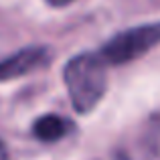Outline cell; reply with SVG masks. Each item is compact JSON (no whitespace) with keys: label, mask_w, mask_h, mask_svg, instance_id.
<instances>
[{"label":"cell","mask_w":160,"mask_h":160,"mask_svg":"<svg viewBox=\"0 0 160 160\" xmlns=\"http://www.w3.org/2000/svg\"><path fill=\"white\" fill-rule=\"evenodd\" d=\"M63 79L77 113H89L102 102L108 89L106 63L93 53H81L69 59L63 71Z\"/></svg>","instance_id":"obj_1"},{"label":"cell","mask_w":160,"mask_h":160,"mask_svg":"<svg viewBox=\"0 0 160 160\" xmlns=\"http://www.w3.org/2000/svg\"><path fill=\"white\" fill-rule=\"evenodd\" d=\"M156 45H160V20L118 32L99 49L98 55L106 65H124V63L136 61Z\"/></svg>","instance_id":"obj_2"},{"label":"cell","mask_w":160,"mask_h":160,"mask_svg":"<svg viewBox=\"0 0 160 160\" xmlns=\"http://www.w3.org/2000/svg\"><path fill=\"white\" fill-rule=\"evenodd\" d=\"M51 61V51L47 47H24L18 53L0 61V81L18 79L32 71L45 67Z\"/></svg>","instance_id":"obj_3"},{"label":"cell","mask_w":160,"mask_h":160,"mask_svg":"<svg viewBox=\"0 0 160 160\" xmlns=\"http://www.w3.org/2000/svg\"><path fill=\"white\" fill-rule=\"evenodd\" d=\"M73 132V122L61 118L57 113H47L41 116L39 120L32 124V134L35 138H39L41 142H57L61 138H65L67 134Z\"/></svg>","instance_id":"obj_4"},{"label":"cell","mask_w":160,"mask_h":160,"mask_svg":"<svg viewBox=\"0 0 160 160\" xmlns=\"http://www.w3.org/2000/svg\"><path fill=\"white\" fill-rule=\"evenodd\" d=\"M146 148L154 154L156 158H160V112H156L148 122V128H146Z\"/></svg>","instance_id":"obj_5"},{"label":"cell","mask_w":160,"mask_h":160,"mask_svg":"<svg viewBox=\"0 0 160 160\" xmlns=\"http://www.w3.org/2000/svg\"><path fill=\"white\" fill-rule=\"evenodd\" d=\"M51 6H67V4H71L73 0H47Z\"/></svg>","instance_id":"obj_6"}]
</instances>
